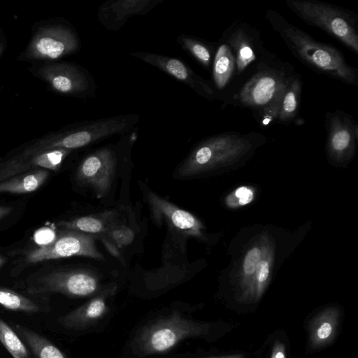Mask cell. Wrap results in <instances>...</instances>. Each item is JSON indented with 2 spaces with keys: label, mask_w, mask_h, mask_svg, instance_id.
<instances>
[{
  "label": "cell",
  "mask_w": 358,
  "mask_h": 358,
  "mask_svg": "<svg viewBox=\"0 0 358 358\" xmlns=\"http://www.w3.org/2000/svg\"><path fill=\"white\" fill-rule=\"evenodd\" d=\"M296 73L287 62L272 54L224 102L250 109L259 125L276 123L285 91Z\"/></svg>",
  "instance_id": "6da1fadb"
},
{
  "label": "cell",
  "mask_w": 358,
  "mask_h": 358,
  "mask_svg": "<svg viewBox=\"0 0 358 358\" xmlns=\"http://www.w3.org/2000/svg\"><path fill=\"white\" fill-rule=\"evenodd\" d=\"M265 18L281 37L293 56L316 73L345 84L358 85V71L335 47L315 40L277 11L268 9Z\"/></svg>",
  "instance_id": "7a4b0ae2"
},
{
  "label": "cell",
  "mask_w": 358,
  "mask_h": 358,
  "mask_svg": "<svg viewBox=\"0 0 358 358\" xmlns=\"http://www.w3.org/2000/svg\"><path fill=\"white\" fill-rule=\"evenodd\" d=\"M285 3L305 23L322 30L358 55V16L355 13L317 0H287Z\"/></svg>",
  "instance_id": "3957f363"
},
{
  "label": "cell",
  "mask_w": 358,
  "mask_h": 358,
  "mask_svg": "<svg viewBox=\"0 0 358 358\" xmlns=\"http://www.w3.org/2000/svg\"><path fill=\"white\" fill-rule=\"evenodd\" d=\"M131 124V115L93 120L43 136L31 143L29 149L33 154L57 148L72 150L126 131Z\"/></svg>",
  "instance_id": "277c9868"
},
{
  "label": "cell",
  "mask_w": 358,
  "mask_h": 358,
  "mask_svg": "<svg viewBox=\"0 0 358 358\" xmlns=\"http://www.w3.org/2000/svg\"><path fill=\"white\" fill-rule=\"evenodd\" d=\"M79 45L73 29L59 20H46L33 27L30 41L17 60L34 63L55 62L76 52Z\"/></svg>",
  "instance_id": "5b68a950"
},
{
  "label": "cell",
  "mask_w": 358,
  "mask_h": 358,
  "mask_svg": "<svg viewBox=\"0 0 358 358\" xmlns=\"http://www.w3.org/2000/svg\"><path fill=\"white\" fill-rule=\"evenodd\" d=\"M222 38L231 48L235 66L233 87L224 102L273 53L264 47L257 28L240 20L233 22Z\"/></svg>",
  "instance_id": "8992f818"
},
{
  "label": "cell",
  "mask_w": 358,
  "mask_h": 358,
  "mask_svg": "<svg viewBox=\"0 0 358 358\" xmlns=\"http://www.w3.org/2000/svg\"><path fill=\"white\" fill-rule=\"evenodd\" d=\"M29 70L52 90L62 95L83 97L90 88L87 75L82 68L73 63L36 62Z\"/></svg>",
  "instance_id": "52a82bcc"
},
{
  "label": "cell",
  "mask_w": 358,
  "mask_h": 358,
  "mask_svg": "<svg viewBox=\"0 0 358 358\" xmlns=\"http://www.w3.org/2000/svg\"><path fill=\"white\" fill-rule=\"evenodd\" d=\"M71 256L103 259V256L95 245L94 236L67 229L57 236L50 244L31 250L27 255V261L29 263H36Z\"/></svg>",
  "instance_id": "ba28073f"
},
{
  "label": "cell",
  "mask_w": 358,
  "mask_h": 358,
  "mask_svg": "<svg viewBox=\"0 0 358 358\" xmlns=\"http://www.w3.org/2000/svg\"><path fill=\"white\" fill-rule=\"evenodd\" d=\"M254 132L242 134L236 131L224 132L201 142L182 162L178 169L181 178L188 177L209 166L229 151L250 138Z\"/></svg>",
  "instance_id": "9c48e42d"
},
{
  "label": "cell",
  "mask_w": 358,
  "mask_h": 358,
  "mask_svg": "<svg viewBox=\"0 0 358 358\" xmlns=\"http://www.w3.org/2000/svg\"><path fill=\"white\" fill-rule=\"evenodd\" d=\"M117 165L114 151L108 147L101 148L83 159L78 168L76 180L90 187L97 198H102L110 189Z\"/></svg>",
  "instance_id": "30bf717a"
},
{
  "label": "cell",
  "mask_w": 358,
  "mask_h": 358,
  "mask_svg": "<svg viewBox=\"0 0 358 358\" xmlns=\"http://www.w3.org/2000/svg\"><path fill=\"white\" fill-rule=\"evenodd\" d=\"M99 280L95 273L87 270L58 271L42 276L28 292L31 294L60 292L71 296H84L94 293Z\"/></svg>",
  "instance_id": "8fae6325"
},
{
  "label": "cell",
  "mask_w": 358,
  "mask_h": 358,
  "mask_svg": "<svg viewBox=\"0 0 358 358\" xmlns=\"http://www.w3.org/2000/svg\"><path fill=\"white\" fill-rule=\"evenodd\" d=\"M131 55L182 81L203 98L209 101L220 100L213 83L197 75L182 61L160 54L142 51L132 52Z\"/></svg>",
  "instance_id": "7c38bea8"
},
{
  "label": "cell",
  "mask_w": 358,
  "mask_h": 358,
  "mask_svg": "<svg viewBox=\"0 0 358 358\" xmlns=\"http://www.w3.org/2000/svg\"><path fill=\"white\" fill-rule=\"evenodd\" d=\"M324 126L329 150L343 155L353 148L358 138V124L351 115L339 109L327 111Z\"/></svg>",
  "instance_id": "4fadbf2b"
},
{
  "label": "cell",
  "mask_w": 358,
  "mask_h": 358,
  "mask_svg": "<svg viewBox=\"0 0 358 358\" xmlns=\"http://www.w3.org/2000/svg\"><path fill=\"white\" fill-rule=\"evenodd\" d=\"M72 150L57 148L27 157L16 155L0 163V182L16 175L37 169L57 171Z\"/></svg>",
  "instance_id": "5bb4252c"
},
{
  "label": "cell",
  "mask_w": 358,
  "mask_h": 358,
  "mask_svg": "<svg viewBox=\"0 0 358 358\" xmlns=\"http://www.w3.org/2000/svg\"><path fill=\"white\" fill-rule=\"evenodd\" d=\"M159 2V0L107 1L100 6L98 18L106 29L117 30L129 17L147 14Z\"/></svg>",
  "instance_id": "9a60e30c"
},
{
  "label": "cell",
  "mask_w": 358,
  "mask_h": 358,
  "mask_svg": "<svg viewBox=\"0 0 358 358\" xmlns=\"http://www.w3.org/2000/svg\"><path fill=\"white\" fill-rule=\"evenodd\" d=\"M148 201L157 221H165L169 227L184 235L199 234L200 223L188 211L177 207L155 192L148 193Z\"/></svg>",
  "instance_id": "2e32d148"
},
{
  "label": "cell",
  "mask_w": 358,
  "mask_h": 358,
  "mask_svg": "<svg viewBox=\"0 0 358 358\" xmlns=\"http://www.w3.org/2000/svg\"><path fill=\"white\" fill-rule=\"evenodd\" d=\"M212 71L213 85L220 100L224 101L233 87L235 66L231 48L222 37L217 44Z\"/></svg>",
  "instance_id": "e0dca14e"
},
{
  "label": "cell",
  "mask_w": 358,
  "mask_h": 358,
  "mask_svg": "<svg viewBox=\"0 0 358 358\" xmlns=\"http://www.w3.org/2000/svg\"><path fill=\"white\" fill-rule=\"evenodd\" d=\"M339 318V311L328 308L321 311L309 325L310 343L314 348L329 344L334 338Z\"/></svg>",
  "instance_id": "ac0fdd59"
},
{
  "label": "cell",
  "mask_w": 358,
  "mask_h": 358,
  "mask_svg": "<svg viewBox=\"0 0 358 358\" xmlns=\"http://www.w3.org/2000/svg\"><path fill=\"white\" fill-rule=\"evenodd\" d=\"M115 212L105 211L96 215H88L76 218L70 221H62L60 227L67 229L76 230L92 235L103 236L115 223Z\"/></svg>",
  "instance_id": "d6986e66"
},
{
  "label": "cell",
  "mask_w": 358,
  "mask_h": 358,
  "mask_svg": "<svg viewBox=\"0 0 358 358\" xmlns=\"http://www.w3.org/2000/svg\"><path fill=\"white\" fill-rule=\"evenodd\" d=\"M49 175L45 169L31 170L0 182V194H25L38 189Z\"/></svg>",
  "instance_id": "ffe728a7"
},
{
  "label": "cell",
  "mask_w": 358,
  "mask_h": 358,
  "mask_svg": "<svg viewBox=\"0 0 358 358\" xmlns=\"http://www.w3.org/2000/svg\"><path fill=\"white\" fill-rule=\"evenodd\" d=\"M302 85L301 77L296 73L283 94L276 123L287 125L296 120L299 111Z\"/></svg>",
  "instance_id": "44dd1931"
},
{
  "label": "cell",
  "mask_w": 358,
  "mask_h": 358,
  "mask_svg": "<svg viewBox=\"0 0 358 358\" xmlns=\"http://www.w3.org/2000/svg\"><path fill=\"white\" fill-rule=\"evenodd\" d=\"M14 327L35 358H65L63 353L46 338L20 324Z\"/></svg>",
  "instance_id": "7402d4cb"
},
{
  "label": "cell",
  "mask_w": 358,
  "mask_h": 358,
  "mask_svg": "<svg viewBox=\"0 0 358 358\" xmlns=\"http://www.w3.org/2000/svg\"><path fill=\"white\" fill-rule=\"evenodd\" d=\"M177 42L184 50L189 52L202 66L207 69L212 68L217 45L186 35H180L177 38Z\"/></svg>",
  "instance_id": "603a6c76"
},
{
  "label": "cell",
  "mask_w": 358,
  "mask_h": 358,
  "mask_svg": "<svg viewBox=\"0 0 358 358\" xmlns=\"http://www.w3.org/2000/svg\"><path fill=\"white\" fill-rule=\"evenodd\" d=\"M0 305L7 309L27 313H36L43 310V307L36 301L3 288H0Z\"/></svg>",
  "instance_id": "cb8c5ba5"
},
{
  "label": "cell",
  "mask_w": 358,
  "mask_h": 358,
  "mask_svg": "<svg viewBox=\"0 0 358 358\" xmlns=\"http://www.w3.org/2000/svg\"><path fill=\"white\" fill-rule=\"evenodd\" d=\"M0 341L13 358H29V350L20 336L1 318Z\"/></svg>",
  "instance_id": "d4e9b609"
},
{
  "label": "cell",
  "mask_w": 358,
  "mask_h": 358,
  "mask_svg": "<svg viewBox=\"0 0 358 358\" xmlns=\"http://www.w3.org/2000/svg\"><path fill=\"white\" fill-rule=\"evenodd\" d=\"M101 238L110 252L118 256V248L129 244L134 238V233L125 226L115 224Z\"/></svg>",
  "instance_id": "484cf974"
},
{
  "label": "cell",
  "mask_w": 358,
  "mask_h": 358,
  "mask_svg": "<svg viewBox=\"0 0 358 358\" xmlns=\"http://www.w3.org/2000/svg\"><path fill=\"white\" fill-rule=\"evenodd\" d=\"M180 334L172 327H163L155 329L150 338V347L155 352H163L173 347Z\"/></svg>",
  "instance_id": "4316f807"
},
{
  "label": "cell",
  "mask_w": 358,
  "mask_h": 358,
  "mask_svg": "<svg viewBox=\"0 0 358 358\" xmlns=\"http://www.w3.org/2000/svg\"><path fill=\"white\" fill-rule=\"evenodd\" d=\"M260 258L261 252L258 248H253L248 252L243 264V269L246 274L252 275L254 273Z\"/></svg>",
  "instance_id": "83f0119b"
},
{
  "label": "cell",
  "mask_w": 358,
  "mask_h": 358,
  "mask_svg": "<svg viewBox=\"0 0 358 358\" xmlns=\"http://www.w3.org/2000/svg\"><path fill=\"white\" fill-rule=\"evenodd\" d=\"M106 308L105 302L101 297L93 299L85 309V315L89 318H96L104 311Z\"/></svg>",
  "instance_id": "f1b7e54d"
},
{
  "label": "cell",
  "mask_w": 358,
  "mask_h": 358,
  "mask_svg": "<svg viewBox=\"0 0 358 358\" xmlns=\"http://www.w3.org/2000/svg\"><path fill=\"white\" fill-rule=\"evenodd\" d=\"M56 237L55 232L52 229L43 228L35 233L34 241L41 246H44L53 242Z\"/></svg>",
  "instance_id": "f546056e"
},
{
  "label": "cell",
  "mask_w": 358,
  "mask_h": 358,
  "mask_svg": "<svg viewBox=\"0 0 358 358\" xmlns=\"http://www.w3.org/2000/svg\"><path fill=\"white\" fill-rule=\"evenodd\" d=\"M269 273L268 264L266 261H259L256 268L257 280L259 283L264 282Z\"/></svg>",
  "instance_id": "4dcf8cb0"
},
{
  "label": "cell",
  "mask_w": 358,
  "mask_h": 358,
  "mask_svg": "<svg viewBox=\"0 0 358 358\" xmlns=\"http://www.w3.org/2000/svg\"><path fill=\"white\" fill-rule=\"evenodd\" d=\"M235 194L239 198V203L241 205L247 204L252 199V192L245 187L237 189Z\"/></svg>",
  "instance_id": "1f68e13d"
},
{
  "label": "cell",
  "mask_w": 358,
  "mask_h": 358,
  "mask_svg": "<svg viewBox=\"0 0 358 358\" xmlns=\"http://www.w3.org/2000/svg\"><path fill=\"white\" fill-rule=\"evenodd\" d=\"M271 358H286L285 345L278 341L273 345Z\"/></svg>",
  "instance_id": "d6a6232c"
},
{
  "label": "cell",
  "mask_w": 358,
  "mask_h": 358,
  "mask_svg": "<svg viewBox=\"0 0 358 358\" xmlns=\"http://www.w3.org/2000/svg\"><path fill=\"white\" fill-rule=\"evenodd\" d=\"M7 47V38L3 31L0 28V59Z\"/></svg>",
  "instance_id": "836d02e7"
},
{
  "label": "cell",
  "mask_w": 358,
  "mask_h": 358,
  "mask_svg": "<svg viewBox=\"0 0 358 358\" xmlns=\"http://www.w3.org/2000/svg\"><path fill=\"white\" fill-rule=\"evenodd\" d=\"M11 210L10 207L0 206V220L8 215Z\"/></svg>",
  "instance_id": "e575fe53"
},
{
  "label": "cell",
  "mask_w": 358,
  "mask_h": 358,
  "mask_svg": "<svg viewBox=\"0 0 358 358\" xmlns=\"http://www.w3.org/2000/svg\"><path fill=\"white\" fill-rule=\"evenodd\" d=\"M215 358H243V355L241 354H236L227 356L218 357Z\"/></svg>",
  "instance_id": "d590c367"
},
{
  "label": "cell",
  "mask_w": 358,
  "mask_h": 358,
  "mask_svg": "<svg viewBox=\"0 0 358 358\" xmlns=\"http://www.w3.org/2000/svg\"><path fill=\"white\" fill-rule=\"evenodd\" d=\"M6 259L0 256V267L4 264Z\"/></svg>",
  "instance_id": "8d00e7d4"
}]
</instances>
